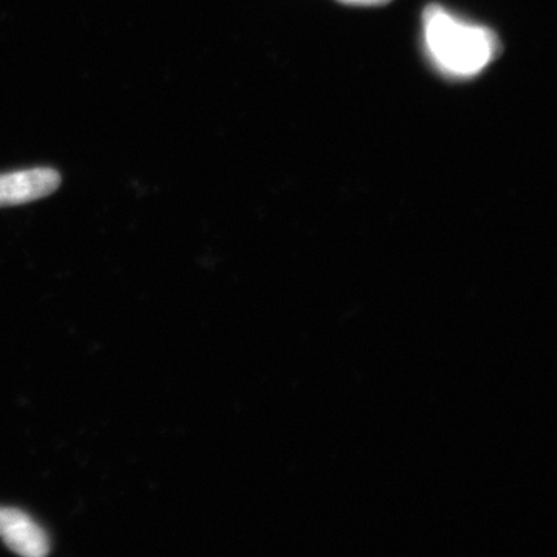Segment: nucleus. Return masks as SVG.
<instances>
[{
  "instance_id": "4",
  "label": "nucleus",
  "mask_w": 557,
  "mask_h": 557,
  "mask_svg": "<svg viewBox=\"0 0 557 557\" xmlns=\"http://www.w3.org/2000/svg\"><path fill=\"white\" fill-rule=\"evenodd\" d=\"M339 2L355 7H379L384 5V3L391 2V0H339Z\"/></svg>"
},
{
  "instance_id": "2",
  "label": "nucleus",
  "mask_w": 557,
  "mask_h": 557,
  "mask_svg": "<svg viewBox=\"0 0 557 557\" xmlns=\"http://www.w3.org/2000/svg\"><path fill=\"white\" fill-rule=\"evenodd\" d=\"M0 539L24 557H44L50 553V541L44 528L17 508L0 507Z\"/></svg>"
},
{
  "instance_id": "1",
  "label": "nucleus",
  "mask_w": 557,
  "mask_h": 557,
  "mask_svg": "<svg viewBox=\"0 0 557 557\" xmlns=\"http://www.w3.org/2000/svg\"><path fill=\"white\" fill-rule=\"evenodd\" d=\"M424 39L435 65L446 75L471 78L496 60V33L458 20L437 5L424 11Z\"/></svg>"
},
{
  "instance_id": "3",
  "label": "nucleus",
  "mask_w": 557,
  "mask_h": 557,
  "mask_svg": "<svg viewBox=\"0 0 557 557\" xmlns=\"http://www.w3.org/2000/svg\"><path fill=\"white\" fill-rule=\"evenodd\" d=\"M61 175L50 168L0 175V208L17 207L44 199L60 188Z\"/></svg>"
}]
</instances>
